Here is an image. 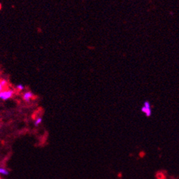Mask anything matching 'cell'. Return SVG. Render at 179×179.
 <instances>
[{
    "label": "cell",
    "instance_id": "4",
    "mask_svg": "<svg viewBox=\"0 0 179 179\" xmlns=\"http://www.w3.org/2000/svg\"><path fill=\"white\" fill-rule=\"evenodd\" d=\"M9 172L7 169H6L4 167H0V175H9Z\"/></svg>",
    "mask_w": 179,
    "mask_h": 179
},
{
    "label": "cell",
    "instance_id": "9",
    "mask_svg": "<svg viewBox=\"0 0 179 179\" xmlns=\"http://www.w3.org/2000/svg\"><path fill=\"white\" fill-rule=\"evenodd\" d=\"M2 90H4V88H3V86H1V82H0V92H1V91H2Z\"/></svg>",
    "mask_w": 179,
    "mask_h": 179
},
{
    "label": "cell",
    "instance_id": "1",
    "mask_svg": "<svg viewBox=\"0 0 179 179\" xmlns=\"http://www.w3.org/2000/svg\"><path fill=\"white\" fill-rule=\"evenodd\" d=\"M14 94V90L12 89H4L0 92V99L3 101L11 99Z\"/></svg>",
    "mask_w": 179,
    "mask_h": 179
},
{
    "label": "cell",
    "instance_id": "5",
    "mask_svg": "<svg viewBox=\"0 0 179 179\" xmlns=\"http://www.w3.org/2000/svg\"><path fill=\"white\" fill-rule=\"evenodd\" d=\"M0 82H1V86H3V88H6V87H7L8 83L6 80H4H4H0Z\"/></svg>",
    "mask_w": 179,
    "mask_h": 179
},
{
    "label": "cell",
    "instance_id": "6",
    "mask_svg": "<svg viewBox=\"0 0 179 179\" xmlns=\"http://www.w3.org/2000/svg\"><path fill=\"white\" fill-rule=\"evenodd\" d=\"M41 121H42V119H41V118H38V119H37L36 120H35L34 125L36 126H39L40 124L41 123Z\"/></svg>",
    "mask_w": 179,
    "mask_h": 179
},
{
    "label": "cell",
    "instance_id": "7",
    "mask_svg": "<svg viewBox=\"0 0 179 179\" xmlns=\"http://www.w3.org/2000/svg\"><path fill=\"white\" fill-rule=\"evenodd\" d=\"M16 88H17V90H19V91H22V90L25 89V86H24V85L22 84H18L17 85V86H16Z\"/></svg>",
    "mask_w": 179,
    "mask_h": 179
},
{
    "label": "cell",
    "instance_id": "10",
    "mask_svg": "<svg viewBox=\"0 0 179 179\" xmlns=\"http://www.w3.org/2000/svg\"><path fill=\"white\" fill-rule=\"evenodd\" d=\"M0 179H1V178H0Z\"/></svg>",
    "mask_w": 179,
    "mask_h": 179
},
{
    "label": "cell",
    "instance_id": "2",
    "mask_svg": "<svg viewBox=\"0 0 179 179\" xmlns=\"http://www.w3.org/2000/svg\"><path fill=\"white\" fill-rule=\"evenodd\" d=\"M33 93L31 92V91H27L23 94V99L24 101H27V102H29L32 99L33 97Z\"/></svg>",
    "mask_w": 179,
    "mask_h": 179
},
{
    "label": "cell",
    "instance_id": "8",
    "mask_svg": "<svg viewBox=\"0 0 179 179\" xmlns=\"http://www.w3.org/2000/svg\"><path fill=\"white\" fill-rule=\"evenodd\" d=\"M143 105H144L143 106L144 107L147 108V109H151V104L148 101H145L144 103H143Z\"/></svg>",
    "mask_w": 179,
    "mask_h": 179
},
{
    "label": "cell",
    "instance_id": "3",
    "mask_svg": "<svg viewBox=\"0 0 179 179\" xmlns=\"http://www.w3.org/2000/svg\"><path fill=\"white\" fill-rule=\"evenodd\" d=\"M141 111H142L143 113H144V114L146 115V117H151V114H152L151 109H147V108L144 107V106H143V107L141 108Z\"/></svg>",
    "mask_w": 179,
    "mask_h": 179
}]
</instances>
